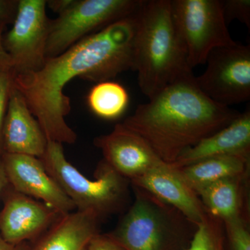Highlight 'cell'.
<instances>
[{
  "instance_id": "cell-29",
  "label": "cell",
  "mask_w": 250,
  "mask_h": 250,
  "mask_svg": "<svg viewBox=\"0 0 250 250\" xmlns=\"http://www.w3.org/2000/svg\"><path fill=\"white\" fill-rule=\"evenodd\" d=\"M8 186H9V181L6 177L4 165H3L1 155H0V196H1V194Z\"/></svg>"
},
{
  "instance_id": "cell-23",
  "label": "cell",
  "mask_w": 250,
  "mask_h": 250,
  "mask_svg": "<svg viewBox=\"0 0 250 250\" xmlns=\"http://www.w3.org/2000/svg\"><path fill=\"white\" fill-rule=\"evenodd\" d=\"M14 73L11 69L0 68V155L1 154V136L3 123L8 104H9L10 94L14 88Z\"/></svg>"
},
{
  "instance_id": "cell-2",
  "label": "cell",
  "mask_w": 250,
  "mask_h": 250,
  "mask_svg": "<svg viewBox=\"0 0 250 250\" xmlns=\"http://www.w3.org/2000/svg\"><path fill=\"white\" fill-rule=\"evenodd\" d=\"M148 100L123 124L146 140L167 164H173L184 151L223 129L240 113L208 98L197 85L193 72Z\"/></svg>"
},
{
  "instance_id": "cell-26",
  "label": "cell",
  "mask_w": 250,
  "mask_h": 250,
  "mask_svg": "<svg viewBox=\"0 0 250 250\" xmlns=\"http://www.w3.org/2000/svg\"><path fill=\"white\" fill-rule=\"evenodd\" d=\"M6 25V23L0 21V68L12 70V61L3 45V36Z\"/></svg>"
},
{
  "instance_id": "cell-13",
  "label": "cell",
  "mask_w": 250,
  "mask_h": 250,
  "mask_svg": "<svg viewBox=\"0 0 250 250\" xmlns=\"http://www.w3.org/2000/svg\"><path fill=\"white\" fill-rule=\"evenodd\" d=\"M130 184L178 210L195 225L207 214L196 192L187 184L179 169L170 164L163 163Z\"/></svg>"
},
{
  "instance_id": "cell-1",
  "label": "cell",
  "mask_w": 250,
  "mask_h": 250,
  "mask_svg": "<svg viewBox=\"0 0 250 250\" xmlns=\"http://www.w3.org/2000/svg\"><path fill=\"white\" fill-rule=\"evenodd\" d=\"M137 11L82 39L57 57L46 59L38 71L14 75L22 94L48 141L74 144L77 136L65 118L71 109L64 88L73 79L109 81L134 70Z\"/></svg>"
},
{
  "instance_id": "cell-3",
  "label": "cell",
  "mask_w": 250,
  "mask_h": 250,
  "mask_svg": "<svg viewBox=\"0 0 250 250\" xmlns=\"http://www.w3.org/2000/svg\"><path fill=\"white\" fill-rule=\"evenodd\" d=\"M136 16L134 70L140 89L149 99L192 70L174 25L171 0H143Z\"/></svg>"
},
{
  "instance_id": "cell-9",
  "label": "cell",
  "mask_w": 250,
  "mask_h": 250,
  "mask_svg": "<svg viewBox=\"0 0 250 250\" xmlns=\"http://www.w3.org/2000/svg\"><path fill=\"white\" fill-rule=\"evenodd\" d=\"M45 0H19L13 27L3 36L14 75L38 71L46 59L50 20Z\"/></svg>"
},
{
  "instance_id": "cell-28",
  "label": "cell",
  "mask_w": 250,
  "mask_h": 250,
  "mask_svg": "<svg viewBox=\"0 0 250 250\" xmlns=\"http://www.w3.org/2000/svg\"><path fill=\"white\" fill-rule=\"evenodd\" d=\"M32 244L29 242L12 244L5 241L0 235V250H31Z\"/></svg>"
},
{
  "instance_id": "cell-24",
  "label": "cell",
  "mask_w": 250,
  "mask_h": 250,
  "mask_svg": "<svg viewBox=\"0 0 250 250\" xmlns=\"http://www.w3.org/2000/svg\"><path fill=\"white\" fill-rule=\"evenodd\" d=\"M83 250H125L108 233H98L90 238Z\"/></svg>"
},
{
  "instance_id": "cell-19",
  "label": "cell",
  "mask_w": 250,
  "mask_h": 250,
  "mask_svg": "<svg viewBox=\"0 0 250 250\" xmlns=\"http://www.w3.org/2000/svg\"><path fill=\"white\" fill-rule=\"evenodd\" d=\"M88 106L97 116L105 120H114L124 113L129 103L127 90L112 81L97 83L88 93Z\"/></svg>"
},
{
  "instance_id": "cell-17",
  "label": "cell",
  "mask_w": 250,
  "mask_h": 250,
  "mask_svg": "<svg viewBox=\"0 0 250 250\" xmlns=\"http://www.w3.org/2000/svg\"><path fill=\"white\" fill-rule=\"evenodd\" d=\"M100 219L79 210L62 215L32 245L31 250H83L99 232Z\"/></svg>"
},
{
  "instance_id": "cell-11",
  "label": "cell",
  "mask_w": 250,
  "mask_h": 250,
  "mask_svg": "<svg viewBox=\"0 0 250 250\" xmlns=\"http://www.w3.org/2000/svg\"><path fill=\"white\" fill-rule=\"evenodd\" d=\"M10 187L23 195L41 200L61 215L76 210L62 188L35 156L3 153L1 154Z\"/></svg>"
},
{
  "instance_id": "cell-27",
  "label": "cell",
  "mask_w": 250,
  "mask_h": 250,
  "mask_svg": "<svg viewBox=\"0 0 250 250\" xmlns=\"http://www.w3.org/2000/svg\"><path fill=\"white\" fill-rule=\"evenodd\" d=\"M74 0H49L47 1L50 9L58 14H62L73 3Z\"/></svg>"
},
{
  "instance_id": "cell-12",
  "label": "cell",
  "mask_w": 250,
  "mask_h": 250,
  "mask_svg": "<svg viewBox=\"0 0 250 250\" xmlns=\"http://www.w3.org/2000/svg\"><path fill=\"white\" fill-rule=\"evenodd\" d=\"M93 143L103 153V160L129 182L164 163L146 140L123 123L95 138Z\"/></svg>"
},
{
  "instance_id": "cell-5",
  "label": "cell",
  "mask_w": 250,
  "mask_h": 250,
  "mask_svg": "<svg viewBox=\"0 0 250 250\" xmlns=\"http://www.w3.org/2000/svg\"><path fill=\"white\" fill-rule=\"evenodd\" d=\"M62 144L47 141L41 158L45 170L73 202L76 210L93 213L101 220L122 211L129 202L130 182L102 160L88 179L67 160Z\"/></svg>"
},
{
  "instance_id": "cell-7",
  "label": "cell",
  "mask_w": 250,
  "mask_h": 250,
  "mask_svg": "<svg viewBox=\"0 0 250 250\" xmlns=\"http://www.w3.org/2000/svg\"><path fill=\"white\" fill-rule=\"evenodd\" d=\"M143 0H74L58 18L50 20L46 58L66 51L108 24L134 14Z\"/></svg>"
},
{
  "instance_id": "cell-18",
  "label": "cell",
  "mask_w": 250,
  "mask_h": 250,
  "mask_svg": "<svg viewBox=\"0 0 250 250\" xmlns=\"http://www.w3.org/2000/svg\"><path fill=\"white\" fill-rule=\"evenodd\" d=\"M194 190L223 179L246 175L250 172V159L238 156L209 158L178 168Z\"/></svg>"
},
{
  "instance_id": "cell-25",
  "label": "cell",
  "mask_w": 250,
  "mask_h": 250,
  "mask_svg": "<svg viewBox=\"0 0 250 250\" xmlns=\"http://www.w3.org/2000/svg\"><path fill=\"white\" fill-rule=\"evenodd\" d=\"M17 0H0V21L6 24L14 22L17 12Z\"/></svg>"
},
{
  "instance_id": "cell-4",
  "label": "cell",
  "mask_w": 250,
  "mask_h": 250,
  "mask_svg": "<svg viewBox=\"0 0 250 250\" xmlns=\"http://www.w3.org/2000/svg\"><path fill=\"white\" fill-rule=\"evenodd\" d=\"M133 188L134 202L108 234L125 250H187L197 225L147 192Z\"/></svg>"
},
{
  "instance_id": "cell-16",
  "label": "cell",
  "mask_w": 250,
  "mask_h": 250,
  "mask_svg": "<svg viewBox=\"0 0 250 250\" xmlns=\"http://www.w3.org/2000/svg\"><path fill=\"white\" fill-rule=\"evenodd\" d=\"M248 178L249 174L223 179L199 188L195 192L207 213L223 223L240 218L249 220Z\"/></svg>"
},
{
  "instance_id": "cell-14",
  "label": "cell",
  "mask_w": 250,
  "mask_h": 250,
  "mask_svg": "<svg viewBox=\"0 0 250 250\" xmlns=\"http://www.w3.org/2000/svg\"><path fill=\"white\" fill-rule=\"evenodd\" d=\"M47 141L39 121L14 83L1 130V154H24L41 159Z\"/></svg>"
},
{
  "instance_id": "cell-10",
  "label": "cell",
  "mask_w": 250,
  "mask_h": 250,
  "mask_svg": "<svg viewBox=\"0 0 250 250\" xmlns=\"http://www.w3.org/2000/svg\"><path fill=\"white\" fill-rule=\"evenodd\" d=\"M1 195L0 235L8 243L36 241L62 216L43 202L16 191L9 184Z\"/></svg>"
},
{
  "instance_id": "cell-15",
  "label": "cell",
  "mask_w": 250,
  "mask_h": 250,
  "mask_svg": "<svg viewBox=\"0 0 250 250\" xmlns=\"http://www.w3.org/2000/svg\"><path fill=\"white\" fill-rule=\"evenodd\" d=\"M223 156H238L250 159V108L240 113L223 129L184 151L170 165L180 168L209 158Z\"/></svg>"
},
{
  "instance_id": "cell-22",
  "label": "cell",
  "mask_w": 250,
  "mask_h": 250,
  "mask_svg": "<svg viewBox=\"0 0 250 250\" xmlns=\"http://www.w3.org/2000/svg\"><path fill=\"white\" fill-rule=\"evenodd\" d=\"M227 24L237 20L250 29V0H221Z\"/></svg>"
},
{
  "instance_id": "cell-8",
  "label": "cell",
  "mask_w": 250,
  "mask_h": 250,
  "mask_svg": "<svg viewBox=\"0 0 250 250\" xmlns=\"http://www.w3.org/2000/svg\"><path fill=\"white\" fill-rule=\"evenodd\" d=\"M197 85L215 103L229 106L250 99V46L236 43L218 47L207 57Z\"/></svg>"
},
{
  "instance_id": "cell-21",
  "label": "cell",
  "mask_w": 250,
  "mask_h": 250,
  "mask_svg": "<svg viewBox=\"0 0 250 250\" xmlns=\"http://www.w3.org/2000/svg\"><path fill=\"white\" fill-rule=\"evenodd\" d=\"M229 250H250L249 220L240 218L224 223Z\"/></svg>"
},
{
  "instance_id": "cell-6",
  "label": "cell",
  "mask_w": 250,
  "mask_h": 250,
  "mask_svg": "<svg viewBox=\"0 0 250 250\" xmlns=\"http://www.w3.org/2000/svg\"><path fill=\"white\" fill-rule=\"evenodd\" d=\"M171 10L192 70L205 64L213 49L236 43L229 32L221 0H171Z\"/></svg>"
},
{
  "instance_id": "cell-20",
  "label": "cell",
  "mask_w": 250,
  "mask_h": 250,
  "mask_svg": "<svg viewBox=\"0 0 250 250\" xmlns=\"http://www.w3.org/2000/svg\"><path fill=\"white\" fill-rule=\"evenodd\" d=\"M224 223L207 213L197 224L187 250H225Z\"/></svg>"
}]
</instances>
